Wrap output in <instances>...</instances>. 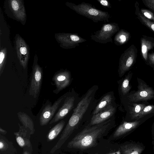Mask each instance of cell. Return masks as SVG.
Segmentation results:
<instances>
[{
  "label": "cell",
  "mask_w": 154,
  "mask_h": 154,
  "mask_svg": "<svg viewBox=\"0 0 154 154\" xmlns=\"http://www.w3.org/2000/svg\"><path fill=\"white\" fill-rule=\"evenodd\" d=\"M98 89V85H93L80 98L58 141L60 143L63 144L74 131L90 119L98 102L95 98Z\"/></svg>",
  "instance_id": "cell-1"
},
{
  "label": "cell",
  "mask_w": 154,
  "mask_h": 154,
  "mask_svg": "<svg viewBox=\"0 0 154 154\" xmlns=\"http://www.w3.org/2000/svg\"><path fill=\"white\" fill-rule=\"evenodd\" d=\"M116 126L115 115L101 123L92 126L86 125L68 143L67 147L80 150L94 147Z\"/></svg>",
  "instance_id": "cell-2"
},
{
  "label": "cell",
  "mask_w": 154,
  "mask_h": 154,
  "mask_svg": "<svg viewBox=\"0 0 154 154\" xmlns=\"http://www.w3.org/2000/svg\"><path fill=\"white\" fill-rule=\"evenodd\" d=\"M65 4L78 14L91 19L95 23L100 21L109 22V19L111 17L108 12L97 9L89 3L82 2L76 5L72 2H66Z\"/></svg>",
  "instance_id": "cell-3"
},
{
  "label": "cell",
  "mask_w": 154,
  "mask_h": 154,
  "mask_svg": "<svg viewBox=\"0 0 154 154\" xmlns=\"http://www.w3.org/2000/svg\"><path fill=\"white\" fill-rule=\"evenodd\" d=\"M4 8L8 17L23 25L25 24L27 16L23 0H6Z\"/></svg>",
  "instance_id": "cell-4"
},
{
  "label": "cell",
  "mask_w": 154,
  "mask_h": 154,
  "mask_svg": "<svg viewBox=\"0 0 154 154\" xmlns=\"http://www.w3.org/2000/svg\"><path fill=\"white\" fill-rule=\"evenodd\" d=\"M120 30L118 23L115 22L105 23L100 30L94 32L90 36L91 39L101 44L112 43V37Z\"/></svg>",
  "instance_id": "cell-5"
},
{
  "label": "cell",
  "mask_w": 154,
  "mask_h": 154,
  "mask_svg": "<svg viewBox=\"0 0 154 154\" xmlns=\"http://www.w3.org/2000/svg\"><path fill=\"white\" fill-rule=\"evenodd\" d=\"M137 56V50L134 44L127 48L121 55L119 61L118 73L122 77L135 63Z\"/></svg>",
  "instance_id": "cell-6"
},
{
  "label": "cell",
  "mask_w": 154,
  "mask_h": 154,
  "mask_svg": "<svg viewBox=\"0 0 154 154\" xmlns=\"http://www.w3.org/2000/svg\"><path fill=\"white\" fill-rule=\"evenodd\" d=\"M80 98L79 95L73 88L65 97L63 103L49 124L57 122L63 119L72 109H74L78 103Z\"/></svg>",
  "instance_id": "cell-7"
},
{
  "label": "cell",
  "mask_w": 154,
  "mask_h": 154,
  "mask_svg": "<svg viewBox=\"0 0 154 154\" xmlns=\"http://www.w3.org/2000/svg\"><path fill=\"white\" fill-rule=\"evenodd\" d=\"M38 57L35 54L32 66V77L31 80L29 94L35 98L39 95L42 86L43 70L38 63Z\"/></svg>",
  "instance_id": "cell-8"
},
{
  "label": "cell",
  "mask_w": 154,
  "mask_h": 154,
  "mask_svg": "<svg viewBox=\"0 0 154 154\" xmlns=\"http://www.w3.org/2000/svg\"><path fill=\"white\" fill-rule=\"evenodd\" d=\"M54 37L60 47L65 49L74 48L79 46V44L87 41L77 33H56Z\"/></svg>",
  "instance_id": "cell-9"
},
{
  "label": "cell",
  "mask_w": 154,
  "mask_h": 154,
  "mask_svg": "<svg viewBox=\"0 0 154 154\" xmlns=\"http://www.w3.org/2000/svg\"><path fill=\"white\" fill-rule=\"evenodd\" d=\"M15 45L19 63L23 68L25 69L27 67L29 58V47L24 39L18 34L15 35Z\"/></svg>",
  "instance_id": "cell-10"
},
{
  "label": "cell",
  "mask_w": 154,
  "mask_h": 154,
  "mask_svg": "<svg viewBox=\"0 0 154 154\" xmlns=\"http://www.w3.org/2000/svg\"><path fill=\"white\" fill-rule=\"evenodd\" d=\"M140 120L122 122L113 133L110 139L117 140L125 137L134 131L141 124Z\"/></svg>",
  "instance_id": "cell-11"
},
{
  "label": "cell",
  "mask_w": 154,
  "mask_h": 154,
  "mask_svg": "<svg viewBox=\"0 0 154 154\" xmlns=\"http://www.w3.org/2000/svg\"><path fill=\"white\" fill-rule=\"evenodd\" d=\"M137 91L130 95L128 98L131 101H146L154 98V90L145 83H139Z\"/></svg>",
  "instance_id": "cell-12"
},
{
  "label": "cell",
  "mask_w": 154,
  "mask_h": 154,
  "mask_svg": "<svg viewBox=\"0 0 154 154\" xmlns=\"http://www.w3.org/2000/svg\"><path fill=\"white\" fill-rule=\"evenodd\" d=\"M67 93L60 97L53 104H48L45 106L42 110L39 117V122L42 126L47 125L51 119L60 105Z\"/></svg>",
  "instance_id": "cell-13"
},
{
  "label": "cell",
  "mask_w": 154,
  "mask_h": 154,
  "mask_svg": "<svg viewBox=\"0 0 154 154\" xmlns=\"http://www.w3.org/2000/svg\"><path fill=\"white\" fill-rule=\"evenodd\" d=\"M117 107L116 103L112 105L97 113L91 116L87 125L92 126L103 122L115 115Z\"/></svg>",
  "instance_id": "cell-14"
},
{
  "label": "cell",
  "mask_w": 154,
  "mask_h": 154,
  "mask_svg": "<svg viewBox=\"0 0 154 154\" xmlns=\"http://www.w3.org/2000/svg\"><path fill=\"white\" fill-rule=\"evenodd\" d=\"M53 80L56 87L57 90L59 92L69 86L70 84L71 73L67 70L59 71L54 75Z\"/></svg>",
  "instance_id": "cell-15"
},
{
  "label": "cell",
  "mask_w": 154,
  "mask_h": 154,
  "mask_svg": "<svg viewBox=\"0 0 154 154\" xmlns=\"http://www.w3.org/2000/svg\"><path fill=\"white\" fill-rule=\"evenodd\" d=\"M119 145L122 154H141L145 149V146L139 141H127Z\"/></svg>",
  "instance_id": "cell-16"
},
{
  "label": "cell",
  "mask_w": 154,
  "mask_h": 154,
  "mask_svg": "<svg viewBox=\"0 0 154 154\" xmlns=\"http://www.w3.org/2000/svg\"><path fill=\"white\" fill-rule=\"evenodd\" d=\"M115 98L113 91L107 92L104 94L97 103L93 111L91 116L95 115L108 107L115 104Z\"/></svg>",
  "instance_id": "cell-17"
},
{
  "label": "cell",
  "mask_w": 154,
  "mask_h": 154,
  "mask_svg": "<svg viewBox=\"0 0 154 154\" xmlns=\"http://www.w3.org/2000/svg\"><path fill=\"white\" fill-rule=\"evenodd\" d=\"M141 54L143 58L146 61L148 52L154 48V38L145 35H142L140 39Z\"/></svg>",
  "instance_id": "cell-18"
},
{
  "label": "cell",
  "mask_w": 154,
  "mask_h": 154,
  "mask_svg": "<svg viewBox=\"0 0 154 154\" xmlns=\"http://www.w3.org/2000/svg\"><path fill=\"white\" fill-rule=\"evenodd\" d=\"M130 33L128 31L121 29L116 34L114 38V44L121 46L126 43L130 39Z\"/></svg>",
  "instance_id": "cell-19"
},
{
  "label": "cell",
  "mask_w": 154,
  "mask_h": 154,
  "mask_svg": "<svg viewBox=\"0 0 154 154\" xmlns=\"http://www.w3.org/2000/svg\"><path fill=\"white\" fill-rule=\"evenodd\" d=\"M135 14L140 22L143 25L149 28L154 32V22L146 18L141 13L139 7V4L137 2L135 3Z\"/></svg>",
  "instance_id": "cell-20"
},
{
  "label": "cell",
  "mask_w": 154,
  "mask_h": 154,
  "mask_svg": "<svg viewBox=\"0 0 154 154\" xmlns=\"http://www.w3.org/2000/svg\"><path fill=\"white\" fill-rule=\"evenodd\" d=\"M19 125L20 130L18 132L14 133L17 142L21 147L25 146L29 147L30 146L31 144L29 140L26 137V135H23L25 131V129L19 124Z\"/></svg>",
  "instance_id": "cell-21"
},
{
  "label": "cell",
  "mask_w": 154,
  "mask_h": 154,
  "mask_svg": "<svg viewBox=\"0 0 154 154\" xmlns=\"http://www.w3.org/2000/svg\"><path fill=\"white\" fill-rule=\"evenodd\" d=\"M65 124V122L62 120L53 127L47 135V141H51L55 139L63 129Z\"/></svg>",
  "instance_id": "cell-22"
},
{
  "label": "cell",
  "mask_w": 154,
  "mask_h": 154,
  "mask_svg": "<svg viewBox=\"0 0 154 154\" xmlns=\"http://www.w3.org/2000/svg\"><path fill=\"white\" fill-rule=\"evenodd\" d=\"M17 116L25 127L29 128L31 131V134H33L35 131L34 124L30 117L26 113L21 112L17 113Z\"/></svg>",
  "instance_id": "cell-23"
},
{
  "label": "cell",
  "mask_w": 154,
  "mask_h": 154,
  "mask_svg": "<svg viewBox=\"0 0 154 154\" xmlns=\"http://www.w3.org/2000/svg\"><path fill=\"white\" fill-rule=\"evenodd\" d=\"M130 74L127 75L122 81L120 85H119V92L123 95H125L131 89L129 85Z\"/></svg>",
  "instance_id": "cell-24"
},
{
  "label": "cell",
  "mask_w": 154,
  "mask_h": 154,
  "mask_svg": "<svg viewBox=\"0 0 154 154\" xmlns=\"http://www.w3.org/2000/svg\"><path fill=\"white\" fill-rule=\"evenodd\" d=\"M133 106L130 109V116L132 119H135L138 114L146 106L144 104L133 103Z\"/></svg>",
  "instance_id": "cell-25"
},
{
  "label": "cell",
  "mask_w": 154,
  "mask_h": 154,
  "mask_svg": "<svg viewBox=\"0 0 154 154\" xmlns=\"http://www.w3.org/2000/svg\"><path fill=\"white\" fill-rule=\"evenodd\" d=\"M7 50L6 48H1L0 51V75L3 72L6 62Z\"/></svg>",
  "instance_id": "cell-26"
},
{
  "label": "cell",
  "mask_w": 154,
  "mask_h": 154,
  "mask_svg": "<svg viewBox=\"0 0 154 154\" xmlns=\"http://www.w3.org/2000/svg\"><path fill=\"white\" fill-rule=\"evenodd\" d=\"M153 112H154V105L146 106L138 114L136 120H138L145 115Z\"/></svg>",
  "instance_id": "cell-27"
},
{
  "label": "cell",
  "mask_w": 154,
  "mask_h": 154,
  "mask_svg": "<svg viewBox=\"0 0 154 154\" xmlns=\"http://www.w3.org/2000/svg\"><path fill=\"white\" fill-rule=\"evenodd\" d=\"M140 11L143 16L150 20H153L154 18V14L150 11L143 8L140 9Z\"/></svg>",
  "instance_id": "cell-28"
},
{
  "label": "cell",
  "mask_w": 154,
  "mask_h": 154,
  "mask_svg": "<svg viewBox=\"0 0 154 154\" xmlns=\"http://www.w3.org/2000/svg\"><path fill=\"white\" fill-rule=\"evenodd\" d=\"M142 2L146 7L154 12V0H143Z\"/></svg>",
  "instance_id": "cell-29"
},
{
  "label": "cell",
  "mask_w": 154,
  "mask_h": 154,
  "mask_svg": "<svg viewBox=\"0 0 154 154\" xmlns=\"http://www.w3.org/2000/svg\"><path fill=\"white\" fill-rule=\"evenodd\" d=\"M146 62L149 65L154 66V52L148 54Z\"/></svg>",
  "instance_id": "cell-30"
},
{
  "label": "cell",
  "mask_w": 154,
  "mask_h": 154,
  "mask_svg": "<svg viewBox=\"0 0 154 154\" xmlns=\"http://www.w3.org/2000/svg\"><path fill=\"white\" fill-rule=\"evenodd\" d=\"M97 1L103 6L108 8H111L112 7L110 3L107 0H97Z\"/></svg>",
  "instance_id": "cell-31"
},
{
  "label": "cell",
  "mask_w": 154,
  "mask_h": 154,
  "mask_svg": "<svg viewBox=\"0 0 154 154\" xmlns=\"http://www.w3.org/2000/svg\"><path fill=\"white\" fill-rule=\"evenodd\" d=\"M106 154H122V151L119 144V145L117 149L111 150L110 152L107 153Z\"/></svg>",
  "instance_id": "cell-32"
},
{
  "label": "cell",
  "mask_w": 154,
  "mask_h": 154,
  "mask_svg": "<svg viewBox=\"0 0 154 154\" xmlns=\"http://www.w3.org/2000/svg\"><path fill=\"white\" fill-rule=\"evenodd\" d=\"M7 144L2 139L0 141V150L1 151H2L5 150L7 147Z\"/></svg>",
  "instance_id": "cell-33"
},
{
  "label": "cell",
  "mask_w": 154,
  "mask_h": 154,
  "mask_svg": "<svg viewBox=\"0 0 154 154\" xmlns=\"http://www.w3.org/2000/svg\"><path fill=\"white\" fill-rule=\"evenodd\" d=\"M151 136L152 138V142H154V124L153 125L151 130Z\"/></svg>",
  "instance_id": "cell-34"
},
{
  "label": "cell",
  "mask_w": 154,
  "mask_h": 154,
  "mask_svg": "<svg viewBox=\"0 0 154 154\" xmlns=\"http://www.w3.org/2000/svg\"><path fill=\"white\" fill-rule=\"evenodd\" d=\"M0 132L1 133L4 134H6L7 133V132L5 130L2 129L1 127L0 128Z\"/></svg>",
  "instance_id": "cell-35"
},
{
  "label": "cell",
  "mask_w": 154,
  "mask_h": 154,
  "mask_svg": "<svg viewBox=\"0 0 154 154\" xmlns=\"http://www.w3.org/2000/svg\"><path fill=\"white\" fill-rule=\"evenodd\" d=\"M23 154H30V153L27 151H25L23 152Z\"/></svg>",
  "instance_id": "cell-36"
},
{
  "label": "cell",
  "mask_w": 154,
  "mask_h": 154,
  "mask_svg": "<svg viewBox=\"0 0 154 154\" xmlns=\"http://www.w3.org/2000/svg\"><path fill=\"white\" fill-rule=\"evenodd\" d=\"M152 143L153 145V152L154 153V142H152Z\"/></svg>",
  "instance_id": "cell-37"
},
{
  "label": "cell",
  "mask_w": 154,
  "mask_h": 154,
  "mask_svg": "<svg viewBox=\"0 0 154 154\" xmlns=\"http://www.w3.org/2000/svg\"><path fill=\"white\" fill-rule=\"evenodd\" d=\"M153 20L154 22V19H153Z\"/></svg>",
  "instance_id": "cell-38"
}]
</instances>
